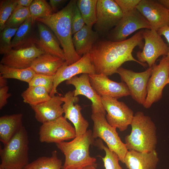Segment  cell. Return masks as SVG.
<instances>
[{
  "mask_svg": "<svg viewBox=\"0 0 169 169\" xmlns=\"http://www.w3.org/2000/svg\"><path fill=\"white\" fill-rule=\"evenodd\" d=\"M85 25V23L76 4L73 11L72 19L73 35L80 30Z\"/></svg>",
  "mask_w": 169,
  "mask_h": 169,
  "instance_id": "obj_37",
  "label": "cell"
},
{
  "mask_svg": "<svg viewBox=\"0 0 169 169\" xmlns=\"http://www.w3.org/2000/svg\"><path fill=\"white\" fill-rule=\"evenodd\" d=\"M142 35L145 44L142 51L137 52L136 56L139 62L146 63L149 68L151 67L160 56L167 55L169 47L156 31L145 29Z\"/></svg>",
  "mask_w": 169,
  "mask_h": 169,
  "instance_id": "obj_8",
  "label": "cell"
},
{
  "mask_svg": "<svg viewBox=\"0 0 169 169\" xmlns=\"http://www.w3.org/2000/svg\"><path fill=\"white\" fill-rule=\"evenodd\" d=\"M33 0H17L18 5L22 7H29Z\"/></svg>",
  "mask_w": 169,
  "mask_h": 169,
  "instance_id": "obj_42",
  "label": "cell"
},
{
  "mask_svg": "<svg viewBox=\"0 0 169 169\" xmlns=\"http://www.w3.org/2000/svg\"><path fill=\"white\" fill-rule=\"evenodd\" d=\"M105 115L102 114H92L91 118L93 122V137L94 139L99 138L103 140L108 148L118 155L119 161L124 163L128 150L119 136L116 128L108 122Z\"/></svg>",
  "mask_w": 169,
  "mask_h": 169,
  "instance_id": "obj_6",
  "label": "cell"
},
{
  "mask_svg": "<svg viewBox=\"0 0 169 169\" xmlns=\"http://www.w3.org/2000/svg\"><path fill=\"white\" fill-rule=\"evenodd\" d=\"M30 16L29 7H22L17 5L6 21L5 27L18 28Z\"/></svg>",
  "mask_w": 169,
  "mask_h": 169,
  "instance_id": "obj_32",
  "label": "cell"
},
{
  "mask_svg": "<svg viewBox=\"0 0 169 169\" xmlns=\"http://www.w3.org/2000/svg\"><path fill=\"white\" fill-rule=\"evenodd\" d=\"M65 61L60 58L44 53L36 58L30 67L36 74L54 76Z\"/></svg>",
  "mask_w": 169,
  "mask_h": 169,
  "instance_id": "obj_24",
  "label": "cell"
},
{
  "mask_svg": "<svg viewBox=\"0 0 169 169\" xmlns=\"http://www.w3.org/2000/svg\"><path fill=\"white\" fill-rule=\"evenodd\" d=\"M18 5L17 0H2L0 2V31Z\"/></svg>",
  "mask_w": 169,
  "mask_h": 169,
  "instance_id": "obj_35",
  "label": "cell"
},
{
  "mask_svg": "<svg viewBox=\"0 0 169 169\" xmlns=\"http://www.w3.org/2000/svg\"><path fill=\"white\" fill-rule=\"evenodd\" d=\"M35 74L30 67L19 69L0 64V75L6 79H17L28 84Z\"/></svg>",
  "mask_w": 169,
  "mask_h": 169,
  "instance_id": "obj_28",
  "label": "cell"
},
{
  "mask_svg": "<svg viewBox=\"0 0 169 169\" xmlns=\"http://www.w3.org/2000/svg\"><path fill=\"white\" fill-rule=\"evenodd\" d=\"M95 139L92 131L89 130L70 141L56 143L57 147L65 156L62 169H80L95 164L96 159L91 156L89 152L90 146L94 144Z\"/></svg>",
  "mask_w": 169,
  "mask_h": 169,
  "instance_id": "obj_4",
  "label": "cell"
},
{
  "mask_svg": "<svg viewBox=\"0 0 169 169\" xmlns=\"http://www.w3.org/2000/svg\"><path fill=\"white\" fill-rule=\"evenodd\" d=\"M152 72L147 87V96L143 106L150 108L162 97L163 89L169 77V60L166 56L160 60L158 64L152 67Z\"/></svg>",
  "mask_w": 169,
  "mask_h": 169,
  "instance_id": "obj_7",
  "label": "cell"
},
{
  "mask_svg": "<svg viewBox=\"0 0 169 169\" xmlns=\"http://www.w3.org/2000/svg\"><path fill=\"white\" fill-rule=\"evenodd\" d=\"M44 53L35 44L19 49H12L3 55L0 64L15 68L27 69L31 67L36 58Z\"/></svg>",
  "mask_w": 169,
  "mask_h": 169,
  "instance_id": "obj_17",
  "label": "cell"
},
{
  "mask_svg": "<svg viewBox=\"0 0 169 169\" xmlns=\"http://www.w3.org/2000/svg\"><path fill=\"white\" fill-rule=\"evenodd\" d=\"M54 78V76L36 74L28 84V86L44 87L47 90L50 94L53 89Z\"/></svg>",
  "mask_w": 169,
  "mask_h": 169,
  "instance_id": "obj_36",
  "label": "cell"
},
{
  "mask_svg": "<svg viewBox=\"0 0 169 169\" xmlns=\"http://www.w3.org/2000/svg\"><path fill=\"white\" fill-rule=\"evenodd\" d=\"M159 161L156 150L147 152L128 150L124 163L128 169H156Z\"/></svg>",
  "mask_w": 169,
  "mask_h": 169,
  "instance_id": "obj_22",
  "label": "cell"
},
{
  "mask_svg": "<svg viewBox=\"0 0 169 169\" xmlns=\"http://www.w3.org/2000/svg\"><path fill=\"white\" fill-rule=\"evenodd\" d=\"M151 28L148 22L136 9L123 13L122 18L115 27L112 37L114 41H121L139 29Z\"/></svg>",
  "mask_w": 169,
  "mask_h": 169,
  "instance_id": "obj_14",
  "label": "cell"
},
{
  "mask_svg": "<svg viewBox=\"0 0 169 169\" xmlns=\"http://www.w3.org/2000/svg\"><path fill=\"white\" fill-rule=\"evenodd\" d=\"M152 72V67L144 71L136 72L121 67L117 73L127 86L132 98L143 105L147 96V84Z\"/></svg>",
  "mask_w": 169,
  "mask_h": 169,
  "instance_id": "obj_11",
  "label": "cell"
},
{
  "mask_svg": "<svg viewBox=\"0 0 169 169\" xmlns=\"http://www.w3.org/2000/svg\"><path fill=\"white\" fill-rule=\"evenodd\" d=\"M157 1L166 8L169 10V0H159Z\"/></svg>",
  "mask_w": 169,
  "mask_h": 169,
  "instance_id": "obj_43",
  "label": "cell"
},
{
  "mask_svg": "<svg viewBox=\"0 0 169 169\" xmlns=\"http://www.w3.org/2000/svg\"><path fill=\"white\" fill-rule=\"evenodd\" d=\"M34 23L30 16L18 28L12 40L13 49H19L36 44L37 38L32 33Z\"/></svg>",
  "mask_w": 169,
  "mask_h": 169,
  "instance_id": "obj_26",
  "label": "cell"
},
{
  "mask_svg": "<svg viewBox=\"0 0 169 169\" xmlns=\"http://www.w3.org/2000/svg\"><path fill=\"white\" fill-rule=\"evenodd\" d=\"M89 75L92 86L100 97H110L118 99L130 95L129 90L124 82L113 81L103 74Z\"/></svg>",
  "mask_w": 169,
  "mask_h": 169,
  "instance_id": "obj_15",
  "label": "cell"
},
{
  "mask_svg": "<svg viewBox=\"0 0 169 169\" xmlns=\"http://www.w3.org/2000/svg\"><path fill=\"white\" fill-rule=\"evenodd\" d=\"M80 169H97L95 164L91 165L85 166Z\"/></svg>",
  "mask_w": 169,
  "mask_h": 169,
  "instance_id": "obj_45",
  "label": "cell"
},
{
  "mask_svg": "<svg viewBox=\"0 0 169 169\" xmlns=\"http://www.w3.org/2000/svg\"><path fill=\"white\" fill-rule=\"evenodd\" d=\"M166 84H169V77L167 80V82H166Z\"/></svg>",
  "mask_w": 169,
  "mask_h": 169,
  "instance_id": "obj_46",
  "label": "cell"
},
{
  "mask_svg": "<svg viewBox=\"0 0 169 169\" xmlns=\"http://www.w3.org/2000/svg\"><path fill=\"white\" fill-rule=\"evenodd\" d=\"M39 135L41 142L56 144L73 139L76 136L74 127L63 116L42 124Z\"/></svg>",
  "mask_w": 169,
  "mask_h": 169,
  "instance_id": "obj_9",
  "label": "cell"
},
{
  "mask_svg": "<svg viewBox=\"0 0 169 169\" xmlns=\"http://www.w3.org/2000/svg\"><path fill=\"white\" fill-rule=\"evenodd\" d=\"M98 0H77L76 5L85 25L90 27L96 21V6Z\"/></svg>",
  "mask_w": 169,
  "mask_h": 169,
  "instance_id": "obj_29",
  "label": "cell"
},
{
  "mask_svg": "<svg viewBox=\"0 0 169 169\" xmlns=\"http://www.w3.org/2000/svg\"><path fill=\"white\" fill-rule=\"evenodd\" d=\"M7 79L3 78L0 75V88L7 86Z\"/></svg>",
  "mask_w": 169,
  "mask_h": 169,
  "instance_id": "obj_44",
  "label": "cell"
},
{
  "mask_svg": "<svg viewBox=\"0 0 169 169\" xmlns=\"http://www.w3.org/2000/svg\"><path fill=\"white\" fill-rule=\"evenodd\" d=\"M18 28L5 27L0 31V54L4 55L13 49L12 46V38L14 36Z\"/></svg>",
  "mask_w": 169,
  "mask_h": 169,
  "instance_id": "obj_34",
  "label": "cell"
},
{
  "mask_svg": "<svg viewBox=\"0 0 169 169\" xmlns=\"http://www.w3.org/2000/svg\"><path fill=\"white\" fill-rule=\"evenodd\" d=\"M66 1L65 0H50L49 4L54 13H55L58 12L59 8Z\"/></svg>",
  "mask_w": 169,
  "mask_h": 169,
  "instance_id": "obj_40",
  "label": "cell"
},
{
  "mask_svg": "<svg viewBox=\"0 0 169 169\" xmlns=\"http://www.w3.org/2000/svg\"><path fill=\"white\" fill-rule=\"evenodd\" d=\"M157 32L160 35H163L168 43L169 44L168 52L166 57L169 60V26H166L160 29L157 31Z\"/></svg>",
  "mask_w": 169,
  "mask_h": 169,
  "instance_id": "obj_41",
  "label": "cell"
},
{
  "mask_svg": "<svg viewBox=\"0 0 169 169\" xmlns=\"http://www.w3.org/2000/svg\"><path fill=\"white\" fill-rule=\"evenodd\" d=\"M96 74V71L90 53L83 55L75 63L68 65L66 61L58 69L54 75L53 87L50 96L59 94L57 88L58 86L64 81H67L79 74Z\"/></svg>",
  "mask_w": 169,
  "mask_h": 169,
  "instance_id": "obj_12",
  "label": "cell"
},
{
  "mask_svg": "<svg viewBox=\"0 0 169 169\" xmlns=\"http://www.w3.org/2000/svg\"><path fill=\"white\" fill-rule=\"evenodd\" d=\"M123 13L136 9L141 0H115Z\"/></svg>",
  "mask_w": 169,
  "mask_h": 169,
  "instance_id": "obj_38",
  "label": "cell"
},
{
  "mask_svg": "<svg viewBox=\"0 0 169 169\" xmlns=\"http://www.w3.org/2000/svg\"><path fill=\"white\" fill-rule=\"evenodd\" d=\"M62 166V160L58 158L57 151H54L51 156L39 157L23 169H61Z\"/></svg>",
  "mask_w": 169,
  "mask_h": 169,
  "instance_id": "obj_30",
  "label": "cell"
},
{
  "mask_svg": "<svg viewBox=\"0 0 169 169\" xmlns=\"http://www.w3.org/2000/svg\"><path fill=\"white\" fill-rule=\"evenodd\" d=\"M62 100L64 102L62 107L64 117L74 125L76 136L85 133L88 130L89 123L82 115L81 106L76 104L79 100L78 97L74 96L73 91H69L62 96Z\"/></svg>",
  "mask_w": 169,
  "mask_h": 169,
  "instance_id": "obj_19",
  "label": "cell"
},
{
  "mask_svg": "<svg viewBox=\"0 0 169 169\" xmlns=\"http://www.w3.org/2000/svg\"><path fill=\"white\" fill-rule=\"evenodd\" d=\"M38 38L36 45L45 53L60 58L65 60L64 51L53 31L44 24L37 21Z\"/></svg>",
  "mask_w": 169,
  "mask_h": 169,
  "instance_id": "obj_21",
  "label": "cell"
},
{
  "mask_svg": "<svg viewBox=\"0 0 169 169\" xmlns=\"http://www.w3.org/2000/svg\"><path fill=\"white\" fill-rule=\"evenodd\" d=\"M21 113L5 115L0 117V141L7 143L23 126Z\"/></svg>",
  "mask_w": 169,
  "mask_h": 169,
  "instance_id": "obj_25",
  "label": "cell"
},
{
  "mask_svg": "<svg viewBox=\"0 0 169 169\" xmlns=\"http://www.w3.org/2000/svg\"><path fill=\"white\" fill-rule=\"evenodd\" d=\"M9 87L6 86L0 88V109L1 110L7 104V99L11 94L8 93Z\"/></svg>",
  "mask_w": 169,
  "mask_h": 169,
  "instance_id": "obj_39",
  "label": "cell"
},
{
  "mask_svg": "<svg viewBox=\"0 0 169 169\" xmlns=\"http://www.w3.org/2000/svg\"><path fill=\"white\" fill-rule=\"evenodd\" d=\"M142 31L121 41L98 40L90 52L96 73L103 74L107 76L117 73L121 65L129 61H133L146 67V63L140 62L132 54L135 47L141 48L144 46Z\"/></svg>",
  "mask_w": 169,
  "mask_h": 169,
  "instance_id": "obj_1",
  "label": "cell"
},
{
  "mask_svg": "<svg viewBox=\"0 0 169 169\" xmlns=\"http://www.w3.org/2000/svg\"><path fill=\"white\" fill-rule=\"evenodd\" d=\"M0 169H6L0 167Z\"/></svg>",
  "mask_w": 169,
  "mask_h": 169,
  "instance_id": "obj_47",
  "label": "cell"
},
{
  "mask_svg": "<svg viewBox=\"0 0 169 169\" xmlns=\"http://www.w3.org/2000/svg\"><path fill=\"white\" fill-rule=\"evenodd\" d=\"M66 83L68 85H72L75 87V89L73 91L74 96L83 95L90 100L92 114L106 115V112L101 103V97L92 86L88 74H83L79 77L74 76L66 81Z\"/></svg>",
  "mask_w": 169,
  "mask_h": 169,
  "instance_id": "obj_18",
  "label": "cell"
},
{
  "mask_svg": "<svg viewBox=\"0 0 169 169\" xmlns=\"http://www.w3.org/2000/svg\"><path fill=\"white\" fill-rule=\"evenodd\" d=\"M131 131L125 138L128 150L147 152L156 150L157 143L156 128L151 118L141 111L134 115Z\"/></svg>",
  "mask_w": 169,
  "mask_h": 169,
  "instance_id": "obj_3",
  "label": "cell"
},
{
  "mask_svg": "<svg viewBox=\"0 0 169 169\" xmlns=\"http://www.w3.org/2000/svg\"><path fill=\"white\" fill-rule=\"evenodd\" d=\"M123 13L115 0H98L96 6V32L104 33L115 26Z\"/></svg>",
  "mask_w": 169,
  "mask_h": 169,
  "instance_id": "obj_13",
  "label": "cell"
},
{
  "mask_svg": "<svg viewBox=\"0 0 169 169\" xmlns=\"http://www.w3.org/2000/svg\"><path fill=\"white\" fill-rule=\"evenodd\" d=\"M99 33L85 25L73 36V41L77 54L82 55L90 53L93 46L98 41Z\"/></svg>",
  "mask_w": 169,
  "mask_h": 169,
  "instance_id": "obj_23",
  "label": "cell"
},
{
  "mask_svg": "<svg viewBox=\"0 0 169 169\" xmlns=\"http://www.w3.org/2000/svg\"><path fill=\"white\" fill-rule=\"evenodd\" d=\"M29 140L23 126L1 148L0 167L6 169H23L28 163Z\"/></svg>",
  "mask_w": 169,
  "mask_h": 169,
  "instance_id": "obj_5",
  "label": "cell"
},
{
  "mask_svg": "<svg viewBox=\"0 0 169 169\" xmlns=\"http://www.w3.org/2000/svg\"><path fill=\"white\" fill-rule=\"evenodd\" d=\"M23 102L30 106L42 104L50 100L51 97L47 90L40 86H28L21 94Z\"/></svg>",
  "mask_w": 169,
  "mask_h": 169,
  "instance_id": "obj_27",
  "label": "cell"
},
{
  "mask_svg": "<svg viewBox=\"0 0 169 169\" xmlns=\"http://www.w3.org/2000/svg\"><path fill=\"white\" fill-rule=\"evenodd\" d=\"M29 9L34 23L38 19L45 18L54 13L50 5L45 0H33Z\"/></svg>",
  "mask_w": 169,
  "mask_h": 169,
  "instance_id": "obj_31",
  "label": "cell"
},
{
  "mask_svg": "<svg viewBox=\"0 0 169 169\" xmlns=\"http://www.w3.org/2000/svg\"><path fill=\"white\" fill-rule=\"evenodd\" d=\"M136 9L149 23L151 29L157 31L169 26V10L157 1L141 0Z\"/></svg>",
  "mask_w": 169,
  "mask_h": 169,
  "instance_id": "obj_16",
  "label": "cell"
},
{
  "mask_svg": "<svg viewBox=\"0 0 169 169\" xmlns=\"http://www.w3.org/2000/svg\"><path fill=\"white\" fill-rule=\"evenodd\" d=\"M61 95H54L42 104L31 107L35 113L36 120L42 124L51 121L62 116L64 113L61 105L64 103Z\"/></svg>",
  "mask_w": 169,
  "mask_h": 169,
  "instance_id": "obj_20",
  "label": "cell"
},
{
  "mask_svg": "<svg viewBox=\"0 0 169 169\" xmlns=\"http://www.w3.org/2000/svg\"><path fill=\"white\" fill-rule=\"evenodd\" d=\"M76 2L77 0H70L57 12L37 20L47 26L54 33L62 48L68 65L75 63L81 57L75 50L72 36V19Z\"/></svg>",
  "mask_w": 169,
  "mask_h": 169,
  "instance_id": "obj_2",
  "label": "cell"
},
{
  "mask_svg": "<svg viewBox=\"0 0 169 169\" xmlns=\"http://www.w3.org/2000/svg\"><path fill=\"white\" fill-rule=\"evenodd\" d=\"M94 144L104 150L105 152V156L101 157L105 169H122L119 165L118 155L105 146L102 140H98L95 141Z\"/></svg>",
  "mask_w": 169,
  "mask_h": 169,
  "instance_id": "obj_33",
  "label": "cell"
},
{
  "mask_svg": "<svg viewBox=\"0 0 169 169\" xmlns=\"http://www.w3.org/2000/svg\"><path fill=\"white\" fill-rule=\"evenodd\" d=\"M101 100L107 113L105 117L108 122L120 131L126 130L133 117V110L124 102L115 98L101 97Z\"/></svg>",
  "mask_w": 169,
  "mask_h": 169,
  "instance_id": "obj_10",
  "label": "cell"
}]
</instances>
